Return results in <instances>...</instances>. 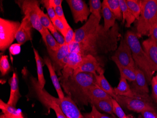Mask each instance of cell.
Segmentation results:
<instances>
[{"mask_svg":"<svg viewBox=\"0 0 157 118\" xmlns=\"http://www.w3.org/2000/svg\"><path fill=\"white\" fill-rule=\"evenodd\" d=\"M121 35L117 22L108 31H105L104 26L100 25L97 31L83 41L79 43L73 41L69 43V51L78 53L82 57L91 55L97 58L98 55L116 51L118 42L122 38Z\"/></svg>","mask_w":157,"mask_h":118,"instance_id":"6da1fadb","label":"cell"},{"mask_svg":"<svg viewBox=\"0 0 157 118\" xmlns=\"http://www.w3.org/2000/svg\"><path fill=\"white\" fill-rule=\"evenodd\" d=\"M60 84L65 92L79 106L88 105V91L95 84V76L89 73L73 74L66 79H60Z\"/></svg>","mask_w":157,"mask_h":118,"instance_id":"7a4b0ae2","label":"cell"},{"mask_svg":"<svg viewBox=\"0 0 157 118\" xmlns=\"http://www.w3.org/2000/svg\"><path fill=\"white\" fill-rule=\"evenodd\" d=\"M125 39L129 46L132 57L136 66L144 73L148 85L151 81L155 71L147 55L142 48L136 32L128 31L125 34Z\"/></svg>","mask_w":157,"mask_h":118,"instance_id":"3957f363","label":"cell"},{"mask_svg":"<svg viewBox=\"0 0 157 118\" xmlns=\"http://www.w3.org/2000/svg\"><path fill=\"white\" fill-rule=\"evenodd\" d=\"M157 18V0H143L141 14L136 24V34L138 38L149 36Z\"/></svg>","mask_w":157,"mask_h":118,"instance_id":"277c9868","label":"cell"},{"mask_svg":"<svg viewBox=\"0 0 157 118\" xmlns=\"http://www.w3.org/2000/svg\"><path fill=\"white\" fill-rule=\"evenodd\" d=\"M20 24L18 21L0 18V50L4 51L16 39Z\"/></svg>","mask_w":157,"mask_h":118,"instance_id":"5b68a950","label":"cell"},{"mask_svg":"<svg viewBox=\"0 0 157 118\" xmlns=\"http://www.w3.org/2000/svg\"><path fill=\"white\" fill-rule=\"evenodd\" d=\"M116 100L121 106L138 113H141L146 110L157 111L156 104L152 100L140 97H128L119 96H117Z\"/></svg>","mask_w":157,"mask_h":118,"instance_id":"8992f818","label":"cell"},{"mask_svg":"<svg viewBox=\"0 0 157 118\" xmlns=\"http://www.w3.org/2000/svg\"><path fill=\"white\" fill-rule=\"evenodd\" d=\"M16 2L21 9L22 12L29 19L34 29L40 34L44 28L40 24L37 13V8L39 6L38 1L36 0H22L16 1Z\"/></svg>","mask_w":157,"mask_h":118,"instance_id":"52a82bcc","label":"cell"},{"mask_svg":"<svg viewBox=\"0 0 157 118\" xmlns=\"http://www.w3.org/2000/svg\"><path fill=\"white\" fill-rule=\"evenodd\" d=\"M33 88L36 94L37 97L40 101L48 109H52L55 112L57 118H67L59 106L52 100L51 95L47 92L44 88L42 89L40 87L38 80L35 78L32 77L31 79Z\"/></svg>","mask_w":157,"mask_h":118,"instance_id":"ba28073f","label":"cell"},{"mask_svg":"<svg viewBox=\"0 0 157 118\" xmlns=\"http://www.w3.org/2000/svg\"><path fill=\"white\" fill-rule=\"evenodd\" d=\"M112 61L123 67L136 69L137 67L132 57L131 49L125 39L121 38L119 47L115 54L111 57Z\"/></svg>","mask_w":157,"mask_h":118,"instance_id":"9c48e42d","label":"cell"},{"mask_svg":"<svg viewBox=\"0 0 157 118\" xmlns=\"http://www.w3.org/2000/svg\"><path fill=\"white\" fill-rule=\"evenodd\" d=\"M100 18L91 14L88 20L83 26L75 30L73 41L77 43L82 42L94 33L100 26Z\"/></svg>","mask_w":157,"mask_h":118,"instance_id":"30bf717a","label":"cell"},{"mask_svg":"<svg viewBox=\"0 0 157 118\" xmlns=\"http://www.w3.org/2000/svg\"><path fill=\"white\" fill-rule=\"evenodd\" d=\"M52 100L57 104L60 108L67 118H84L80 110L77 106L76 103L73 99L67 96L63 99L54 97L51 95Z\"/></svg>","mask_w":157,"mask_h":118,"instance_id":"8fae6325","label":"cell"},{"mask_svg":"<svg viewBox=\"0 0 157 118\" xmlns=\"http://www.w3.org/2000/svg\"><path fill=\"white\" fill-rule=\"evenodd\" d=\"M75 23L87 21L90 14V9L82 0H67Z\"/></svg>","mask_w":157,"mask_h":118,"instance_id":"7c38bea8","label":"cell"},{"mask_svg":"<svg viewBox=\"0 0 157 118\" xmlns=\"http://www.w3.org/2000/svg\"><path fill=\"white\" fill-rule=\"evenodd\" d=\"M80 72L89 73L96 75L105 72V71L97 58L91 55H88L82 57L81 63L74 74Z\"/></svg>","mask_w":157,"mask_h":118,"instance_id":"4fadbf2b","label":"cell"},{"mask_svg":"<svg viewBox=\"0 0 157 118\" xmlns=\"http://www.w3.org/2000/svg\"><path fill=\"white\" fill-rule=\"evenodd\" d=\"M48 53L52 61L54 69L58 71L62 70L67 61L68 57L70 53L68 44L61 46L57 51H54L47 49Z\"/></svg>","mask_w":157,"mask_h":118,"instance_id":"5bb4252c","label":"cell"},{"mask_svg":"<svg viewBox=\"0 0 157 118\" xmlns=\"http://www.w3.org/2000/svg\"><path fill=\"white\" fill-rule=\"evenodd\" d=\"M131 88L136 94L145 96H150L148 84L145 74L138 67L136 69V78L132 82Z\"/></svg>","mask_w":157,"mask_h":118,"instance_id":"9a60e30c","label":"cell"},{"mask_svg":"<svg viewBox=\"0 0 157 118\" xmlns=\"http://www.w3.org/2000/svg\"><path fill=\"white\" fill-rule=\"evenodd\" d=\"M33 28L30 21L25 16L22 20L16 36V39L18 43L22 45L28 41L32 39Z\"/></svg>","mask_w":157,"mask_h":118,"instance_id":"2e32d148","label":"cell"},{"mask_svg":"<svg viewBox=\"0 0 157 118\" xmlns=\"http://www.w3.org/2000/svg\"><path fill=\"white\" fill-rule=\"evenodd\" d=\"M82 59V57L78 53L70 52L67 64L62 70L61 79H66L74 74Z\"/></svg>","mask_w":157,"mask_h":118,"instance_id":"e0dca14e","label":"cell"},{"mask_svg":"<svg viewBox=\"0 0 157 118\" xmlns=\"http://www.w3.org/2000/svg\"><path fill=\"white\" fill-rule=\"evenodd\" d=\"M115 94L117 96H123L128 97H140L149 100H152L151 96H141L134 92L128 84L127 80L124 78H120V82L116 87L114 88Z\"/></svg>","mask_w":157,"mask_h":118,"instance_id":"ac0fdd59","label":"cell"},{"mask_svg":"<svg viewBox=\"0 0 157 118\" xmlns=\"http://www.w3.org/2000/svg\"><path fill=\"white\" fill-rule=\"evenodd\" d=\"M143 48L150 60L155 71H157V45L150 37L142 43Z\"/></svg>","mask_w":157,"mask_h":118,"instance_id":"d6986e66","label":"cell"},{"mask_svg":"<svg viewBox=\"0 0 157 118\" xmlns=\"http://www.w3.org/2000/svg\"><path fill=\"white\" fill-rule=\"evenodd\" d=\"M10 96L7 104L11 106L16 107L19 98L21 97L19 92L18 79L17 74L14 72L10 80Z\"/></svg>","mask_w":157,"mask_h":118,"instance_id":"ffe728a7","label":"cell"},{"mask_svg":"<svg viewBox=\"0 0 157 118\" xmlns=\"http://www.w3.org/2000/svg\"><path fill=\"white\" fill-rule=\"evenodd\" d=\"M44 63L46 65L49 71L50 77H51V79L53 85L54 86L56 93L59 96V98L60 99H63L65 97V95H64L63 91L62 89L59 79L58 77L56 76L55 70L54 69L51 59L48 57L46 56L44 59Z\"/></svg>","mask_w":157,"mask_h":118,"instance_id":"44dd1931","label":"cell"},{"mask_svg":"<svg viewBox=\"0 0 157 118\" xmlns=\"http://www.w3.org/2000/svg\"><path fill=\"white\" fill-rule=\"evenodd\" d=\"M95 76L96 79L95 84L99 87L102 90L109 94L113 98L116 100L117 99V96L115 94L113 88L111 86L110 83L106 79L104 75V72L101 73L99 74H96Z\"/></svg>","mask_w":157,"mask_h":118,"instance_id":"7402d4cb","label":"cell"},{"mask_svg":"<svg viewBox=\"0 0 157 118\" xmlns=\"http://www.w3.org/2000/svg\"><path fill=\"white\" fill-rule=\"evenodd\" d=\"M102 13L104 18V29L106 31H109L115 25L116 19L107 5L105 0L102 2Z\"/></svg>","mask_w":157,"mask_h":118,"instance_id":"603a6c76","label":"cell"},{"mask_svg":"<svg viewBox=\"0 0 157 118\" xmlns=\"http://www.w3.org/2000/svg\"><path fill=\"white\" fill-rule=\"evenodd\" d=\"M89 103L93 100H99V99H112L113 97L109 94L105 92L99 87L96 84L92 85L89 88L88 93Z\"/></svg>","mask_w":157,"mask_h":118,"instance_id":"cb8c5ba5","label":"cell"},{"mask_svg":"<svg viewBox=\"0 0 157 118\" xmlns=\"http://www.w3.org/2000/svg\"><path fill=\"white\" fill-rule=\"evenodd\" d=\"M112 99H103L99 100H93L90 103L92 105H94L97 109L109 114H113Z\"/></svg>","mask_w":157,"mask_h":118,"instance_id":"d4e9b609","label":"cell"},{"mask_svg":"<svg viewBox=\"0 0 157 118\" xmlns=\"http://www.w3.org/2000/svg\"><path fill=\"white\" fill-rule=\"evenodd\" d=\"M0 109L2 111L3 114L9 118H16L23 117L22 112L21 111L17 110L15 107L5 103L1 99L0 100Z\"/></svg>","mask_w":157,"mask_h":118,"instance_id":"484cf974","label":"cell"},{"mask_svg":"<svg viewBox=\"0 0 157 118\" xmlns=\"http://www.w3.org/2000/svg\"><path fill=\"white\" fill-rule=\"evenodd\" d=\"M120 6L122 14V23L123 24L126 21V27H130L131 25L136 19L133 14L128 8L125 0H120Z\"/></svg>","mask_w":157,"mask_h":118,"instance_id":"4316f807","label":"cell"},{"mask_svg":"<svg viewBox=\"0 0 157 118\" xmlns=\"http://www.w3.org/2000/svg\"><path fill=\"white\" fill-rule=\"evenodd\" d=\"M40 35L47 49L56 51L59 48L60 45L56 40L48 29L44 28V32Z\"/></svg>","mask_w":157,"mask_h":118,"instance_id":"83f0119b","label":"cell"},{"mask_svg":"<svg viewBox=\"0 0 157 118\" xmlns=\"http://www.w3.org/2000/svg\"><path fill=\"white\" fill-rule=\"evenodd\" d=\"M33 52H34L35 62H36V64L38 80L40 87L42 88V89H44V88L46 80L44 78V72H43L42 62H41L40 56L39 55L38 51L35 48H33Z\"/></svg>","mask_w":157,"mask_h":118,"instance_id":"f1b7e54d","label":"cell"},{"mask_svg":"<svg viewBox=\"0 0 157 118\" xmlns=\"http://www.w3.org/2000/svg\"><path fill=\"white\" fill-rule=\"evenodd\" d=\"M119 71H120L121 77L128 80L130 82H133L136 78V69L129 68V67H123L122 66L115 62Z\"/></svg>","mask_w":157,"mask_h":118,"instance_id":"f546056e","label":"cell"},{"mask_svg":"<svg viewBox=\"0 0 157 118\" xmlns=\"http://www.w3.org/2000/svg\"><path fill=\"white\" fill-rule=\"evenodd\" d=\"M37 13L40 24L44 28L48 29L50 32L53 31L56 29L48 16L44 13L43 10L40 9V6L37 8Z\"/></svg>","mask_w":157,"mask_h":118,"instance_id":"4dcf8cb0","label":"cell"},{"mask_svg":"<svg viewBox=\"0 0 157 118\" xmlns=\"http://www.w3.org/2000/svg\"><path fill=\"white\" fill-rule=\"evenodd\" d=\"M126 4L131 13L136 19H138L142 10V0H125Z\"/></svg>","mask_w":157,"mask_h":118,"instance_id":"1f68e13d","label":"cell"},{"mask_svg":"<svg viewBox=\"0 0 157 118\" xmlns=\"http://www.w3.org/2000/svg\"><path fill=\"white\" fill-rule=\"evenodd\" d=\"M112 13L119 21L122 20V14L120 6V0H105Z\"/></svg>","mask_w":157,"mask_h":118,"instance_id":"d6a6232c","label":"cell"},{"mask_svg":"<svg viewBox=\"0 0 157 118\" xmlns=\"http://www.w3.org/2000/svg\"><path fill=\"white\" fill-rule=\"evenodd\" d=\"M91 13L98 18L101 19L102 3L100 0H90L89 1Z\"/></svg>","mask_w":157,"mask_h":118,"instance_id":"836d02e7","label":"cell"},{"mask_svg":"<svg viewBox=\"0 0 157 118\" xmlns=\"http://www.w3.org/2000/svg\"><path fill=\"white\" fill-rule=\"evenodd\" d=\"M10 66L8 61V56L2 55L0 59V71L2 76L7 75L10 71Z\"/></svg>","mask_w":157,"mask_h":118,"instance_id":"e575fe53","label":"cell"},{"mask_svg":"<svg viewBox=\"0 0 157 118\" xmlns=\"http://www.w3.org/2000/svg\"><path fill=\"white\" fill-rule=\"evenodd\" d=\"M83 116L84 118H114L101 113L94 105H92L91 111L85 113Z\"/></svg>","mask_w":157,"mask_h":118,"instance_id":"d590c367","label":"cell"},{"mask_svg":"<svg viewBox=\"0 0 157 118\" xmlns=\"http://www.w3.org/2000/svg\"><path fill=\"white\" fill-rule=\"evenodd\" d=\"M113 104V112L119 118H127V115L125 114L121 105L114 98L112 99Z\"/></svg>","mask_w":157,"mask_h":118,"instance_id":"8d00e7d4","label":"cell"},{"mask_svg":"<svg viewBox=\"0 0 157 118\" xmlns=\"http://www.w3.org/2000/svg\"><path fill=\"white\" fill-rule=\"evenodd\" d=\"M52 22L54 26L55 27L56 29L58 31L60 32V33L63 36H65L67 28L63 24L62 21L56 17L52 21Z\"/></svg>","mask_w":157,"mask_h":118,"instance_id":"74e56055","label":"cell"},{"mask_svg":"<svg viewBox=\"0 0 157 118\" xmlns=\"http://www.w3.org/2000/svg\"><path fill=\"white\" fill-rule=\"evenodd\" d=\"M41 2L44 5L47 11L48 15L52 21L56 17V14L55 11L54 9L51 6L49 3V0H43L41 1Z\"/></svg>","mask_w":157,"mask_h":118,"instance_id":"f35d334b","label":"cell"},{"mask_svg":"<svg viewBox=\"0 0 157 118\" xmlns=\"http://www.w3.org/2000/svg\"><path fill=\"white\" fill-rule=\"evenodd\" d=\"M54 10L55 11L56 17L62 21L63 24L67 26V28H69L70 26L68 23L67 21L66 17H65V14L63 13V9L62 5L56 7L54 8Z\"/></svg>","mask_w":157,"mask_h":118,"instance_id":"ab89813d","label":"cell"},{"mask_svg":"<svg viewBox=\"0 0 157 118\" xmlns=\"http://www.w3.org/2000/svg\"><path fill=\"white\" fill-rule=\"evenodd\" d=\"M151 85L152 87L151 98L155 104H157V80L155 76H153L152 78Z\"/></svg>","mask_w":157,"mask_h":118,"instance_id":"60d3db41","label":"cell"},{"mask_svg":"<svg viewBox=\"0 0 157 118\" xmlns=\"http://www.w3.org/2000/svg\"><path fill=\"white\" fill-rule=\"evenodd\" d=\"M51 33L54 39L56 40L58 42V43L59 44L60 46L66 44V41H65V38L64 36L59 32L56 29H55V31L51 32Z\"/></svg>","mask_w":157,"mask_h":118,"instance_id":"b9f144b4","label":"cell"},{"mask_svg":"<svg viewBox=\"0 0 157 118\" xmlns=\"http://www.w3.org/2000/svg\"><path fill=\"white\" fill-rule=\"evenodd\" d=\"M75 35V32L74 31L71 27L70 26L69 28L67 29L66 35H65V36H64L66 43L69 45V43H71L74 40Z\"/></svg>","mask_w":157,"mask_h":118,"instance_id":"7bdbcfd3","label":"cell"},{"mask_svg":"<svg viewBox=\"0 0 157 118\" xmlns=\"http://www.w3.org/2000/svg\"><path fill=\"white\" fill-rule=\"evenodd\" d=\"M21 46L18 43L12 44L9 47L10 54L13 55H18L21 51Z\"/></svg>","mask_w":157,"mask_h":118,"instance_id":"ee69618b","label":"cell"},{"mask_svg":"<svg viewBox=\"0 0 157 118\" xmlns=\"http://www.w3.org/2000/svg\"><path fill=\"white\" fill-rule=\"evenodd\" d=\"M143 118H157V111L146 110L141 112Z\"/></svg>","mask_w":157,"mask_h":118,"instance_id":"f6af8a7d","label":"cell"},{"mask_svg":"<svg viewBox=\"0 0 157 118\" xmlns=\"http://www.w3.org/2000/svg\"><path fill=\"white\" fill-rule=\"evenodd\" d=\"M149 36L153 40L157 45V24L155 23L151 30Z\"/></svg>","mask_w":157,"mask_h":118,"instance_id":"bcb514c9","label":"cell"},{"mask_svg":"<svg viewBox=\"0 0 157 118\" xmlns=\"http://www.w3.org/2000/svg\"><path fill=\"white\" fill-rule=\"evenodd\" d=\"M62 0H49V3L54 9L56 7L62 5Z\"/></svg>","mask_w":157,"mask_h":118,"instance_id":"7dc6e473","label":"cell"},{"mask_svg":"<svg viewBox=\"0 0 157 118\" xmlns=\"http://www.w3.org/2000/svg\"><path fill=\"white\" fill-rule=\"evenodd\" d=\"M0 118H9V117H8V116H6V115H4V114H2L0 116Z\"/></svg>","mask_w":157,"mask_h":118,"instance_id":"c3c4849f","label":"cell"},{"mask_svg":"<svg viewBox=\"0 0 157 118\" xmlns=\"http://www.w3.org/2000/svg\"><path fill=\"white\" fill-rule=\"evenodd\" d=\"M127 118H137L135 116H133V115H131V114H129V115H127Z\"/></svg>","mask_w":157,"mask_h":118,"instance_id":"681fc988","label":"cell"},{"mask_svg":"<svg viewBox=\"0 0 157 118\" xmlns=\"http://www.w3.org/2000/svg\"><path fill=\"white\" fill-rule=\"evenodd\" d=\"M155 77H156V79H157V75H156V76H155Z\"/></svg>","mask_w":157,"mask_h":118,"instance_id":"f907efd6","label":"cell"},{"mask_svg":"<svg viewBox=\"0 0 157 118\" xmlns=\"http://www.w3.org/2000/svg\"><path fill=\"white\" fill-rule=\"evenodd\" d=\"M24 118V117H20V118Z\"/></svg>","mask_w":157,"mask_h":118,"instance_id":"816d5d0a","label":"cell"},{"mask_svg":"<svg viewBox=\"0 0 157 118\" xmlns=\"http://www.w3.org/2000/svg\"><path fill=\"white\" fill-rule=\"evenodd\" d=\"M156 23H157V19H156Z\"/></svg>","mask_w":157,"mask_h":118,"instance_id":"f5cc1de1","label":"cell"},{"mask_svg":"<svg viewBox=\"0 0 157 118\" xmlns=\"http://www.w3.org/2000/svg\"></svg>","mask_w":157,"mask_h":118,"instance_id":"db71d44e","label":"cell"}]
</instances>
